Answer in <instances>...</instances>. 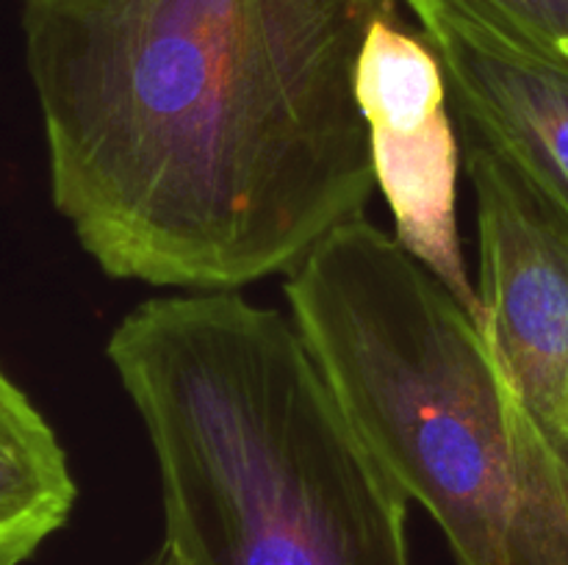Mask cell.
I'll return each mask as SVG.
<instances>
[{
	"instance_id": "cell-1",
	"label": "cell",
	"mask_w": 568,
	"mask_h": 565,
	"mask_svg": "<svg viewBox=\"0 0 568 565\" xmlns=\"http://www.w3.org/2000/svg\"><path fill=\"white\" fill-rule=\"evenodd\" d=\"M377 20L399 0H22L50 194L94 264L239 291L364 216Z\"/></svg>"
},
{
	"instance_id": "cell-2",
	"label": "cell",
	"mask_w": 568,
	"mask_h": 565,
	"mask_svg": "<svg viewBox=\"0 0 568 565\" xmlns=\"http://www.w3.org/2000/svg\"><path fill=\"white\" fill-rule=\"evenodd\" d=\"M109 360L136 404L183 565H410L408 502L281 310L148 299Z\"/></svg>"
},
{
	"instance_id": "cell-3",
	"label": "cell",
	"mask_w": 568,
	"mask_h": 565,
	"mask_svg": "<svg viewBox=\"0 0 568 565\" xmlns=\"http://www.w3.org/2000/svg\"><path fill=\"white\" fill-rule=\"evenodd\" d=\"M305 347L458 565H568V452L449 288L369 219L288 271Z\"/></svg>"
},
{
	"instance_id": "cell-4",
	"label": "cell",
	"mask_w": 568,
	"mask_h": 565,
	"mask_svg": "<svg viewBox=\"0 0 568 565\" xmlns=\"http://www.w3.org/2000/svg\"><path fill=\"white\" fill-rule=\"evenodd\" d=\"M477 205L480 330L514 391L568 452V208L458 122Z\"/></svg>"
},
{
	"instance_id": "cell-5",
	"label": "cell",
	"mask_w": 568,
	"mask_h": 565,
	"mask_svg": "<svg viewBox=\"0 0 568 565\" xmlns=\"http://www.w3.org/2000/svg\"><path fill=\"white\" fill-rule=\"evenodd\" d=\"M355 94L369 133L375 183L394 214V238L480 325L458 233L464 150L436 50L399 20H377L361 48Z\"/></svg>"
},
{
	"instance_id": "cell-6",
	"label": "cell",
	"mask_w": 568,
	"mask_h": 565,
	"mask_svg": "<svg viewBox=\"0 0 568 565\" xmlns=\"http://www.w3.org/2000/svg\"><path fill=\"white\" fill-rule=\"evenodd\" d=\"M442 61L455 120L519 161L568 208V59L530 50L453 0H408Z\"/></svg>"
},
{
	"instance_id": "cell-7",
	"label": "cell",
	"mask_w": 568,
	"mask_h": 565,
	"mask_svg": "<svg viewBox=\"0 0 568 565\" xmlns=\"http://www.w3.org/2000/svg\"><path fill=\"white\" fill-rule=\"evenodd\" d=\"M75 496L53 427L0 369V565H26L67 524Z\"/></svg>"
},
{
	"instance_id": "cell-8",
	"label": "cell",
	"mask_w": 568,
	"mask_h": 565,
	"mask_svg": "<svg viewBox=\"0 0 568 565\" xmlns=\"http://www.w3.org/2000/svg\"><path fill=\"white\" fill-rule=\"evenodd\" d=\"M471 17L514 42L547 55L560 53L568 37V0H453Z\"/></svg>"
},
{
	"instance_id": "cell-9",
	"label": "cell",
	"mask_w": 568,
	"mask_h": 565,
	"mask_svg": "<svg viewBox=\"0 0 568 565\" xmlns=\"http://www.w3.org/2000/svg\"><path fill=\"white\" fill-rule=\"evenodd\" d=\"M144 565H183V563H181V559H178V554L172 552V548L166 546V543H161L159 552H155L153 557H150Z\"/></svg>"
},
{
	"instance_id": "cell-10",
	"label": "cell",
	"mask_w": 568,
	"mask_h": 565,
	"mask_svg": "<svg viewBox=\"0 0 568 565\" xmlns=\"http://www.w3.org/2000/svg\"><path fill=\"white\" fill-rule=\"evenodd\" d=\"M560 53H564L566 59H568V37L564 39V42H560Z\"/></svg>"
}]
</instances>
